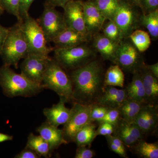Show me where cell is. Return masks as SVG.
<instances>
[{"mask_svg": "<svg viewBox=\"0 0 158 158\" xmlns=\"http://www.w3.org/2000/svg\"><path fill=\"white\" fill-rule=\"evenodd\" d=\"M65 103L63 100L60 99L56 104L43 110L44 114L49 124L59 127V126L64 125L67 122L70 116V109L65 106Z\"/></svg>", "mask_w": 158, "mask_h": 158, "instance_id": "20", "label": "cell"}, {"mask_svg": "<svg viewBox=\"0 0 158 158\" xmlns=\"http://www.w3.org/2000/svg\"><path fill=\"white\" fill-rule=\"evenodd\" d=\"M108 21V22L104 24L102 28L103 34L113 41L120 43L123 40L118 26L113 21Z\"/></svg>", "mask_w": 158, "mask_h": 158, "instance_id": "30", "label": "cell"}, {"mask_svg": "<svg viewBox=\"0 0 158 158\" xmlns=\"http://www.w3.org/2000/svg\"><path fill=\"white\" fill-rule=\"evenodd\" d=\"M44 89L53 90L65 103L73 102V84L69 76L66 74L55 59L50 58L42 82Z\"/></svg>", "mask_w": 158, "mask_h": 158, "instance_id": "4", "label": "cell"}, {"mask_svg": "<svg viewBox=\"0 0 158 158\" xmlns=\"http://www.w3.org/2000/svg\"><path fill=\"white\" fill-rule=\"evenodd\" d=\"M4 11H5V10H4V9H3L2 4H1V1H0V16L3 14Z\"/></svg>", "mask_w": 158, "mask_h": 158, "instance_id": "46", "label": "cell"}, {"mask_svg": "<svg viewBox=\"0 0 158 158\" xmlns=\"http://www.w3.org/2000/svg\"><path fill=\"white\" fill-rule=\"evenodd\" d=\"M22 27L27 43L29 54L48 56L54 49L48 47L45 35L37 20L30 15L22 23Z\"/></svg>", "mask_w": 158, "mask_h": 158, "instance_id": "7", "label": "cell"}, {"mask_svg": "<svg viewBox=\"0 0 158 158\" xmlns=\"http://www.w3.org/2000/svg\"><path fill=\"white\" fill-rule=\"evenodd\" d=\"M128 38L140 53L144 52L147 50L151 44L149 34L139 29L133 31Z\"/></svg>", "mask_w": 158, "mask_h": 158, "instance_id": "27", "label": "cell"}, {"mask_svg": "<svg viewBox=\"0 0 158 158\" xmlns=\"http://www.w3.org/2000/svg\"><path fill=\"white\" fill-rule=\"evenodd\" d=\"M140 53L131 41L123 40L117 49L115 64L122 70L135 73L145 64Z\"/></svg>", "mask_w": 158, "mask_h": 158, "instance_id": "10", "label": "cell"}, {"mask_svg": "<svg viewBox=\"0 0 158 158\" xmlns=\"http://www.w3.org/2000/svg\"><path fill=\"white\" fill-rule=\"evenodd\" d=\"M9 31V28H7L0 24V53Z\"/></svg>", "mask_w": 158, "mask_h": 158, "instance_id": "41", "label": "cell"}, {"mask_svg": "<svg viewBox=\"0 0 158 158\" xmlns=\"http://www.w3.org/2000/svg\"><path fill=\"white\" fill-rule=\"evenodd\" d=\"M0 85L4 93L9 97L34 96L44 89L41 85L29 80L22 74L12 70L4 64L0 68Z\"/></svg>", "mask_w": 158, "mask_h": 158, "instance_id": "2", "label": "cell"}, {"mask_svg": "<svg viewBox=\"0 0 158 158\" xmlns=\"http://www.w3.org/2000/svg\"><path fill=\"white\" fill-rule=\"evenodd\" d=\"M136 154L144 158H158L157 143H148L141 140L133 148Z\"/></svg>", "mask_w": 158, "mask_h": 158, "instance_id": "29", "label": "cell"}, {"mask_svg": "<svg viewBox=\"0 0 158 158\" xmlns=\"http://www.w3.org/2000/svg\"><path fill=\"white\" fill-rule=\"evenodd\" d=\"M145 91L146 104L158 106V78L153 75L145 64L138 71Z\"/></svg>", "mask_w": 158, "mask_h": 158, "instance_id": "18", "label": "cell"}, {"mask_svg": "<svg viewBox=\"0 0 158 158\" xmlns=\"http://www.w3.org/2000/svg\"><path fill=\"white\" fill-rule=\"evenodd\" d=\"M139 8L142 14H146L158 9V0H140Z\"/></svg>", "mask_w": 158, "mask_h": 158, "instance_id": "35", "label": "cell"}, {"mask_svg": "<svg viewBox=\"0 0 158 158\" xmlns=\"http://www.w3.org/2000/svg\"><path fill=\"white\" fill-rule=\"evenodd\" d=\"M120 118V113L118 108H110L103 118L98 123H107L115 127Z\"/></svg>", "mask_w": 158, "mask_h": 158, "instance_id": "34", "label": "cell"}, {"mask_svg": "<svg viewBox=\"0 0 158 158\" xmlns=\"http://www.w3.org/2000/svg\"><path fill=\"white\" fill-rule=\"evenodd\" d=\"M54 59L64 69L73 70L92 61L94 52L83 44L65 48H54Z\"/></svg>", "mask_w": 158, "mask_h": 158, "instance_id": "5", "label": "cell"}, {"mask_svg": "<svg viewBox=\"0 0 158 158\" xmlns=\"http://www.w3.org/2000/svg\"><path fill=\"white\" fill-rule=\"evenodd\" d=\"M34 0H20V15L22 21L29 15V11Z\"/></svg>", "mask_w": 158, "mask_h": 158, "instance_id": "38", "label": "cell"}, {"mask_svg": "<svg viewBox=\"0 0 158 158\" xmlns=\"http://www.w3.org/2000/svg\"><path fill=\"white\" fill-rule=\"evenodd\" d=\"M110 108L106 106L94 104L90 111L89 123L95 121L98 122L101 120Z\"/></svg>", "mask_w": 158, "mask_h": 158, "instance_id": "32", "label": "cell"}, {"mask_svg": "<svg viewBox=\"0 0 158 158\" xmlns=\"http://www.w3.org/2000/svg\"><path fill=\"white\" fill-rule=\"evenodd\" d=\"M95 152L86 146H78L75 158H92L95 156Z\"/></svg>", "mask_w": 158, "mask_h": 158, "instance_id": "37", "label": "cell"}, {"mask_svg": "<svg viewBox=\"0 0 158 158\" xmlns=\"http://www.w3.org/2000/svg\"><path fill=\"white\" fill-rule=\"evenodd\" d=\"M14 157L15 158H40V156L34 150L31 149L30 148L26 146L24 149L16 155Z\"/></svg>", "mask_w": 158, "mask_h": 158, "instance_id": "39", "label": "cell"}, {"mask_svg": "<svg viewBox=\"0 0 158 158\" xmlns=\"http://www.w3.org/2000/svg\"><path fill=\"white\" fill-rule=\"evenodd\" d=\"M13 137L12 136L0 133V143L6 141H11Z\"/></svg>", "mask_w": 158, "mask_h": 158, "instance_id": "44", "label": "cell"}, {"mask_svg": "<svg viewBox=\"0 0 158 158\" xmlns=\"http://www.w3.org/2000/svg\"><path fill=\"white\" fill-rule=\"evenodd\" d=\"M73 104L70 109L69 118L62 129L64 138L68 143L73 141L77 133L85 125L89 123L90 111L93 105L77 102H73Z\"/></svg>", "mask_w": 158, "mask_h": 158, "instance_id": "9", "label": "cell"}, {"mask_svg": "<svg viewBox=\"0 0 158 158\" xmlns=\"http://www.w3.org/2000/svg\"><path fill=\"white\" fill-rule=\"evenodd\" d=\"M88 35L67 27L52 41L56 48H65L81 45L87 42Z\"/></svg>", "mask_w": 158, "mask_h": 158, "instance_id": "17", "label": "cell"}, {"mask_svg": "<svg viewBox=\"0 0 158 158\" xmlns=\"http://www.w3.org/2000/svg\"><path fill=\"white\" fill-rule=\"evenodd\" d=\"M22 23L17 22L9 28L8 35L1 51L5 65L17 69L19 62L29 54V49L22 27Z\"/></svg>", "mask_w": 158, "mask_h": 158, "instance_id": "3", "label": "cell"}, {"mask_svg": "<svg viewBox=\"0 0 158 158\" xmlns=\"http://www.w3.org/2000/svg\"><path fill=\"white\" fill-rule=\"evenodd\" d=\"M63 9V16L67 27L89 36L85 25L82 1L72 0Z\"/></svg>", "mask_w": 158, "mask_h": 158, "instance_id": "12", "label": "cell"}, {"mask_svg": "<svg viewBox=\"0 0 158 158\" xmlns=\"http://www.w3.org/2000/svg\"><path fill=\"white\" fill-rule=\"evenodd\" d=\"M72 0H46V3L54 7H60L64 8L65 5Z\"/></svg>", "mask_w": 158, "mask_h": 158, "instance_id": "42", "label": "cell"}, {"mask_svg": "<svg viewBox=\"0 0 158 158\" xmlns=\"http://www.w3.org/2000/svg\"><path fill=\"white\" fill-rule=\"evenodd\" d=\"M127 98V96L125 89H119L118 92L105 102L102 106L110 108H118Z\"/></svg>", "mask_w": 158, "mask_h": 158, "instance_id": "33", "label": "cell"}, {"mask_svg": "<svg viewBox=\"0 0 158 158\" xmlns=\"http://www.w3.org/2000/svg\"><path fill=\"white\" fill-rule=\"evenodd\" d=\"M99 125L96 130L97 136H106L113 135L115 130V127L113 125L107 123H99Z\"/></svg>", "mask_w": 158, "mask_h": 158, "instance_id": "36", "label": "cell"}, {"mask_svg": "<svg viewBox=\"0 0 158 158\" xmlns=\"http://www.w3.org/2000/svg\"><path fill=\"white\" fill-rule=\"evenodd\" d=\"M125 76L122 69L117 64L110 66L105 74L104 84L106 86L119 87L124 86Z\"/></svg>", "mask_w": 158, "mask_h": 158, "instance_id": "23", "label": "cell"}, {"mask_svg": "<svg viewBox=\"0 0 158 158\" xmlns=\"http://www.w3.org/2000/svg\"><path fill=\"white\" fill-rule=\"evenodd\" d=\"M107 141L108 142L109 148L112 151L115 153L117 154V155L120 156V157H122L127 158L126 150H123L120 149L119 148L117 147V146L113 144L111 141Z\"/></svg>", "mask_w": 158, "mask_h": 158, "instance_id": "40", "label": "cell"}, {"mask_svg": "<svg viewBox=\"0 0 158 158\" xmlns=\"http://www.w3.org/2000/svg\"><path fill=\"white\" fill-rule=\"evenodd\" d=\"M93 47L104 59L115 63L116 54L120 43L115 42L98 33L94 35Z\"/></svg>", "mask_w": 158, "mask_h": 158, "instance_id": "19", "label": "cell"}, {"mask_svg": "<svg viewBox=\"0 0 158 158\" xmlns=\"http://www.w3.org/2000/svg\"><path fill=\"white\" fill-rule=\"evenodd\" d=\"M136 7L128 0H120L113 21L118 26L122 40L128 39L130 34L141 26V15Z\"/></svg>", "mask_w": 158, "mask_h": 158, "instance_id": "6", "label": "cell"}, {"mask_svg": "<svg viewBox=\"0 0 158 158\" xmlns=\"http://www.w3.org/2000/svg\"><path fill=\"white\" fill-rule=\"evenodd\" d=\"M127 98L146 104L145 91L139 71L133 73L131 82L125 89Z\"/></svg>", "mask_w": 158, "mask_h": 158, "instance_id": "21", "label": "cell"}, {"mask_svg": "<svg viewBox=\"0 0 158 158\" xmlns=\"http://www.w3.org/2000/svg\"><path fill=\"white\" fill-rule=\"evenodd\" d=\"M85 25L89 36L94 35L102 30L106 18L97 7L94 0L83 2Z\"/></svg>", "mask_w": 158, "mask_h": 158, "instance_id": "15", "label": "cell"}, {"mask_svg": "<svg viewBox=\"0 0 158 158\" xmlns=\"http://www.w3.org/2000/svg\"><path fill=\"white\" fill-rule=\"evenodd\" d=\"M27 147L35 152L40 157H51L48 143L40 135L37 136L31 133L28 137Z\"/></svg>", "mask_w": 158, "mask_h": 158, "instance_id": "26", "label": "cell"}, {"mask_svg": "<svg viewBox=\"0 0 158 158\" xmlns=\"http://www.w3.org/2000/svg\"><path fill=\"white\" fill-rule=\"evenodd\" d=\"M102 14L108 20L113 21L120 0H94Z\"/></svg>", "mask_w": 158, "mask_h": 158, "instance_id": "28", "label": "cell"}, {"mask_svg": "<svg viewBox=\"0 0 158 158\" xmlns=\"http://www.w3.org/2000/svg\"><path fill=\"white\" fill-rule=\"evenodd\" d=\"M5 11L16 17L18 22L22 23L20 15V0H0Z\"/></svg>", "mask_w": 158, "mask_h": 158, "instance_id": "31", "label": "cell"}, {"mask_svg": "<svg viewBox=\"0 0 158 158\" xmlns=\"http://www.w3.org/2000/svg\"><path fill=\"white\" fill-rule=\"evenodd\" d=\"M144 136L153 134L157 129L158 106L144 104L134 122Z\"/></svg>", "mask_w": 158, "mask_h": 158, "instance_id": "14", "label": "cell"}, {"mask_svg": "<svg viewBox=\"0 0 158 158\" xmlns=\"http://www.w3.org/2000/svg\"><path fill=\"white\" fill-rule=\"evenodd\" d=\"M144 105L127 98L118 108L120 117L128 122H134Z\"/></svg>", "mask_w": 158, "mask_h": 158, "instance_id": "22", "label": "cell"}, {"mask_svg": "<svg viewBox=\"0 0 158 158\" xmlns=\"http://www.w3.org/2000/svg\"><path fill=\"white\" fill-rule=\"evenodd\" d=\"M96 126L93 123L85 125L77 133L73 142L77 146H90L97 137Z\"/></svg>", "mask_w": 158, "mask_h": 158, "instance_id": "24", "label": "cell"}, {"mask_svg": "<svg viewBox=\"0 0 158 158\" xmlns=\"http://www.w3.org/2000/svg\"><path fill=\"white\" fill-rule=\"evenodd\" d=\"M73 102L85 105L95 104L104 89L103 72L97 60L72 70Z\"/></svg>", "mask_w": 158, "mask_h": 158, "instance_id": "1", "label": "cell"}, {"mask_svg": "<svg viewBox=\"0 0 158 158\" xmlns=\"http://www.w3.org/2000/svg\"><path fill=\"white\" fill-rule=\"evenodd\" d=\"M55 8L44 3L42 14L37 20L48 42H52L57 35L67 28L63 14Z\"/></svg>", "mask_w": 158, "mask_h": 158, "instance_id": "8", "label": "cell"}, {"mask_svg": "<svg viewBox=\"0 0 158 158\" xmlns=\"http://www.w3.org/2000/svg\"><path fill=\"white\" fill-rule=\"evenodd\" d=\"M141 26L144 27L148 31L152 39L158 37V9L146 14H142L140 18Z\"/></svg>", "mask_w": 158, "mask_h": 158, "instance_id": "25", "label": "cell"}, {"mask_svg": "<svg viewBox=\"0 0 158 158\" xmlns=\"http://www.w3.org/2000/svg\"><path fill=\"white\" fill-rule=\"evenodd\" d=\"M37 131L48 143L51 155L60 145L68 143L64 138L63 130L52 125L47 121L37 128Z\"/></svg>", "mask_w": 158, "mask_h": 158, "instance_id": "16", "label": "cell"}, {"mask_svg": "<svg viewBox=\"0 0 158 158\" xmlns=\"http://www.w3.org/2000/svg\"><path fill=\"white\" fill-rule=\"evenodd\" d=\"M146 68L156 77L158 78V63H155L151 65H146Z\"/></svg>", "mask_w": 158, "mask_h": 158, "instance_id": "43", "label": "cell"}, {"mask_svg": "<svg viewBox=\"0 0 158 158\" xmlns=\"http://www.w3.org/2000/svg\"><path fill=\"white\" fill-rule=\"evenodd\" d=\"M50 58L48 56L29 54L20 65L21 74L34 83L42 85Z\"/></svg>", "mask_w": 158, "mask_h": 158, "instance_id": "11", "label": "cell"}, {"mask_svg": "<svg viewBox=\"0 0 158 158\" xmlns=\"http://www.w3.org/2000/svg\"><path fill=\"white\" fill-rule=\"evenodd\" d=\"M113 134L123 141L125 147L129 148H133L143 140L144 136L135 123L128 122L121 118L115 126Z\"/></svg>", "mask_w": 158, "mask_h": 158, "instance_id": "13", "label": "cell"}, {"mask_svg": "<svg viewBox=\"0 0 158 158\" xmlns=\"http://www.w3.org/2000/svg\"><path fill=\"white\" fill-rule=\"evenodd\" d=\"M130 2L132 3L135 6H138L139 7L140 6V0H128Z\"/></svg>", "mask_w": 158, "mask_h": 158, "instance_id": "45", "label": "cell"}]
</instances>
